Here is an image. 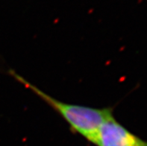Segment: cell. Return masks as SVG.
<instances>
[{
  "label": "cell",
  "mask_w": 147,
  "mask_h": 146,
  "mask_svg": "<svg viewBox=\"0 0 147 146\" xmlns=\"http://www.w3.org/2000/svg\"><path fill=\"white\" fill-rule=\"evenodd\" d=\"M93 145L96 146H147V141L134 134L112 116L101 126Z\"/></svg>",
  "instance_id": "obj_2"
},
{
  "label": "cell",
  "mask_w": 147,
  "mask_h": 146,
  "mask_svg": "<svg viewBox=\"0 0 147 146\" xmlns=\"http://www.w3.org/2000/svg\"><path fill=\"white\" fill-rule=\"evenodd\" d=\"M9 73L19 83L32 90L58 113L73 133L79 134L92 144L96 139L101 126L114 116L111 107L95 108L63 102L42 91L15 71L10 70Z\"/></svg>",
  "instance_id": "obj_1"
}]
</instances>
